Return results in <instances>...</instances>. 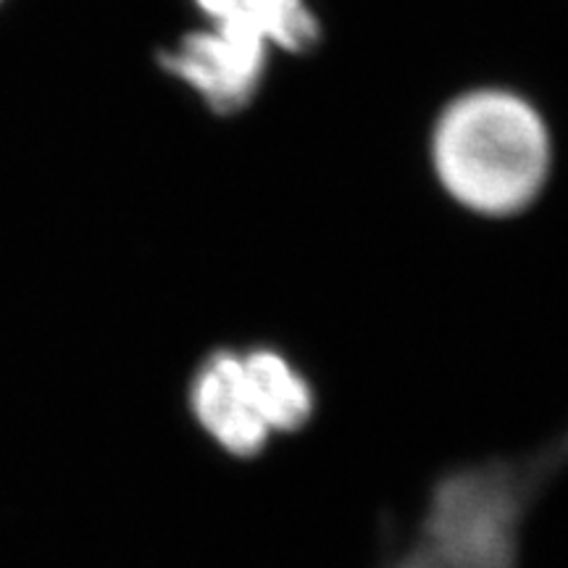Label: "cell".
Wrapping results in <instances>:
<instances>
[{
    "label": "cell",
    "mask_w": 568,
    "mask_h": 568,
    "mask_svg": "<svg viewBox=\"0 0 568 568\" xmlns=\"http://www.w3.org/2000/svg\"><path fill=\"white\" fill-rule=\"evenodd\" d=\"M566 466L568 424L529 453L447 468L382 568H521L529 518Z\"/></svg>",
    "instance_id": "cell-1"
},
{
    "label": "cell",
    "mask_w": 568,
    "mask_h": 568,
    "mask_svg": "<svg viewBox=\"0 0 568 568\" xmlns=\"http://www.w3.org/2000/svg\"><path fill=\"white\" fill-rule=\"evenodd\" d=\"M429 153L445 193L485 219L529 211L552 172L548 122L535 103L503 88H479L447 103Z\"/></svg>",
    "instance_id": "cell-2"
},
{
    "label": "cell",
    "mask_w": 568,
    "mask_h": 568,
    "mask_svg": "<svg viewBox=\"0 0 568 568\" xmlns=\"http://www.w3.org/2000/svg\"><path fill=\"white\" fill-rule=\"evenodd\" d=\"M195 6L209 27L163 53L161 67L219 116H234L255 101L268 53H303L322 34L305 0H195Z\"/></svg>",
    "instance_id": "cell-3"
},
{
    "label": "cell",
    "mask_w": 568,
    "mask_h": 568,
    "mask_svg": "<svg viewBox=\"0 0 568 568\" xmlns=\"http://www.w3.org/2000/svg\"><path fill=\"white\" fill-rule=\"evenodd\" d=\"M187 406L203 435L230 458H258L274 437L255 406L240 347H216L201 358L190 376Z\"/></svg>",
    "instance_id": "cell-4"
},
{
    "label": "cell",
    "mask_w": 568,
    "mask_h": 568,
    "mask_svg": "<svg viewBox=\"0 0 568 568\" xmlns=\"http://www.w3.org/2000/svg\"><path fill=\"white\" fill-rule=\"evenodd\" d=\"M243 366L272 435H295L311 424L316 414V389L301 366L272 345L240 347Z\"/></svg>",
    "instance_id": "cell-5"
}]
</instances>
